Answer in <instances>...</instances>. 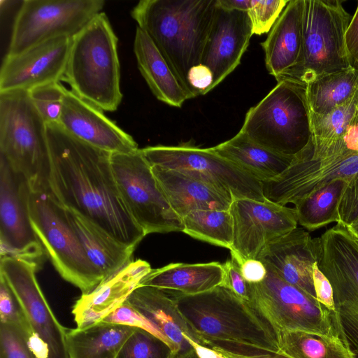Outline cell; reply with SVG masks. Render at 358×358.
Listing matches in <instances>:
<instances>
[{"label":"cell","instance_id":"6da1fadb","mask_svg":"<svg viewBox=\"0 0 358 358\" xmlns=\"http://www.w3.org/2000/svg\"><path fill=\"white\" fill-rule=\"evenodd\" d=\"M48 192L63 207L90 220L120 243L136 248L146 236L120 193L110 153L47 124Z\"/></svg>","mask_w":358,"mask_h":358},{"label":"cell","instance_id":"7a4b0ae2","mask_svg":"<svg viewBox=\"0 0 358 358\" xmlns=\"http://www.w3.org/2000/svg\"><path fill=\"white\" fill-rule=\"evenodd\" d=\"M172 294L197 343L233 357L279 354L278 332L250 302L229 289L218 286L194 295Z\"/></svg>","mask_w":358,"mask_h":358},{"label":"cell","instance_id":"3957f363","mask_svg":"<svg viewBox=\"0 0 358 358\" xmlns=\"http://www.w3.org/2000/svg\"><path fill=\"white\" fill-rule=\"evenodd\" d=\"M216 0H142L131 17L151 39L189 99V70L201 64Z\"/></svg>","mask_w":358,"mask_h":358},{"label":"cell","instance_id":"277c9868","mask_svg":"<svg viewBox=\"0 0 358 358\" xmlns=\"http://www.w3.org/2000/svg\"><path fill=\"white\" fill-rule=\"evenodd\" d=\"M62 80L76 95L103 111L118 108L122 94L117 38L104 13L72 38Z\"/></svg>","mask_w":358,"mask_h":358},{"label":"cell","instance_id":"5b68a950","mask_svg":"<svg viewBox=\"0 0 358 358\" xmlns=\"http://www.w3.org/2000/svg\"><path fill=\"white\" fill-rule=\"evenodd\" d=\"M0 155L31 191H48L47 124L28 92L0 93Z\"/></svg>","mask_w":358,"mask_h":358},{"label":"cell","instance_id":"8992f818","mask_svg":"<svg viewBox=\"0 0 358 358\" xmlns=\"http://www.w3.org/2000/svg\"><path fill=\"white\" fill-rule=\"evenodd\" d=\"M351 16L338 0H304L302 43L296 63L276 77L307 86L352 68L345 34Z\"/></svg>","mask_w":358,"mask_h":358},{"label":"cell","instance_id":"52a82bcc","mask_svg":"<svg viewBox=\"0 0 358 358\" xmlns=\"http://www.w3.org/2000/svg\"><path fill=\"white\" fill-rule=\"evenodd\" d=\"M240 131L272 152L294 157L312 136L306 87L288 80L278 82L248 110Z\"/></svg>","mask_w":358,"mask_h":358},{"label":"cell","instance_id":"ba28073f","mask_svg":"<svg viewBox=\"0 0 358 358\" xmlns=\"http://www.w3.org/2000/svg\"><path fill=\"white\" fill-rule=\"evenodd\" d=\"M358 173V151L348 148L344 138L322 141L312 137L278 176L262 182L266 199L295 205L338 178L351 179Z\"/></svg>","mask_w":358,"mask_h":358},{"label":"cell","instance_id":"9c48e42d","mask_svg":"<svg viewBox=\"0 0 358 358\" xmlns=\"http://www.w3.org/2000/svg\"><path fill=\"white\" fill-rule=\"evenodd\" d=\"M27 205L33 230L59 274L85 294L103 278L87 258L63 207L48 191L28 189Z\"/></svg>","mask_w":358,"mask_h":358},{"label":"cell","instance_id":"30bf717a","mask_svg":"<svg viewBox=\"0 0 358 358\" xmlns=\"http://www.w3.org/2000/svg\"><path fill=\"white\" fill-rule=\"evenodd\" d=\"M110 159L121 196L146 235L182 231V220L171 208L141 149L111 153Z\"/></svg>","mask_w":358,"mask_h":358},{"label":"cell","instance_id":"8fae6325","mask_svg":"<svg viewBox=\"0 0 358 358\" xmlns=\"http://www.w3.org/2000/svg\"><path fill=\"white\" fill-rule=\"evenodd\" d=\"M103 0H25L15 18L6 55H13L46 41L73 38L98 14Z\"/></svg>","mask_w":358,"mask_h":358},{"label":"cell","instance_id":"7c38bea8","mask_svg":"<svg viewBox=\"0 0 358 358\" xmlns=\"http://www.w3.org/2000/svg\"><path fill=\"white\" fill-rule=\"evenodd\" d=\"M250 284V303L278 332L302 331L337 336L331 311L316 298L289 284L271 269Z\"/></svg>","mask_w":358,"mask_h":358},{"label":"cell","instance_id":"4fadbf2b","mask_svg":"<svg viewBox=\"0 0 358 358\" xmlns=\"http://www.w3.org/2000/svg\"><path fill=\"white\" fill-rule=\"evenodd\" d=\"M141 151L151 166L187 173L229 193L233 199L266 201L262 183L211 148L192 145L148 146Z\"/></svg>","mask_w":358,"mask_h":358},{"label":"cell","instance_id":"5bb4252c","mask_svg":"<svg viewBox=\"0 0 358 358\" xmlns=\"http://www.w3.org/2000/svg\"><path fill=\"white\" fill-rule=\"evenodd\" d=\"M39 266L34 262L1 256L0 275L13 292L20 308L34 334L48 350V358H69L67 329L57 320L36 278Z\"/></svg>","mask_w":358,"mask_h":358},{"label":"cell","instance_id":"9a60e30c","mask_svg":"<svg viewBox=\"0 0 358 358\" xmlns=\"http://www.w3.org/2000/svg\"><path fill=\"white\" fill-rule=\"evenodd\" d=\"M229 210L234 225L229 250L239 265L248 259H257L267 245L298 224L294 208L267 199H234Z\"/></svg>","mask_w":358,"mask_h":358},{"label":"cell","instance_id":"2e32d148","mask_svg":"<svg viewBox=\"0 0 358 358\" xmlns=\"http://www.w3.org/2000/svg\"><path fill=\"white\" fill-rule=\"evenodd\" d=\"M28 189L26 181L0 155L1 256L23 259L40 266L45 252L30 222Z\"/></svg>","mask_w":358,"mask_h":358},{"label":"cell","instance_id":"e0dca14e","mask_svg":"<svg viewBox=\"0 0 358 358\" xmlns=\"http://www.w3.org/2000/svg\"><path fill=\"white\" fill-rule=\"evenodd\" d=\"M72 38H55L13 55H6L0 70V93L26 91L62 80Z\"/></svg>","mask_w":358,"mask_h":358},{"label":"cell","instance_id":"ac0fdd59","mask_svg":"<svg viewBox=\"0 0 358 358\" xmlns=\"http://www.w3.org/2000/svg\"><path fill=\"white\" fill-rule=\"evenodd\" d=\"M252 35L246 11L227 10L217 6L203 49L201 64L210 69L213 83L217 86L240 64Z\"/></svg>","mask_w":358,"mask_h":358},{"label":"cell","instance_id":"d6986e66","mask_svg":"<svg viewBox=\"0 0 358 358\" xmlns=\"http://www.w3.org/2000/svg\"><path fill=\"white\" fill-rule=\"evenodd\" d=\"M59 125L82 142L110 154L138 149L134 139L108 119L103 110L67 89Z\"/></svg>","mask_w":358,"mask_h":358},{"label":"cell","instance_id":"ffe728a7","mask_svg":"<svg viewBox=\"0 0 358 358\" xmlns=\"http://www.w3.org/2000/svg\"><path fill=\"white\" fill-rule=\"evenodd\" d=\"M318 250L319 237L313 238L296 227L267 245L257 259L285 282L316 298L313 271Z\"/></svg>","mask_w":358,"mask_h":358},{"label":"cell","instance_id":"44dd1931","mask_svg":"<svg viewBox=\"0 0 358 358\" xmlns=\"http://www.w3.org/2000/svg\"><path fill=\"white\" fill-rule=\"evenodd\" d=\"M151 271L146 261H131L92 291L82 294L72 310L77 327L85 328L101 322L126 302Z\"/></svg>","mask_w":358,"mask_h":358},{"label":"cell","instance_id":"7402d4cb","mask_svg":"<svg viewBox=\"0 0 358 358\" xmlns=\"http://www.w3.org/2000/svg\"><path fill=\"white\" fill-rule=\"evenodd\" d=\"M151 166L171 208L181 219L194 210L229 209L233 197L215 185L185 172Z\"/></svg>","mask_w":358,"mask_h":358},{"label":"cell","instance_id":"603a6c76","mask_svg":"<svg viewBox=\"0 0 358 358\" xmlns=\"http://www.w3.org/2000/svg\"><path fill=\"white\" fill-rule=\"evenodd\" d=\"M126 301L168 338L173 346L175 358H182L194 352L183 334L197 343L196 337L180 313L172 294L156 287L139 285Z\"/></svg>","mask_w":358,"mask_h":358},{"label":"cell","instance_id":"cb8c5ba5","mask_svg":"<svg viewBox=\"0 0 358 358\" xmlns=\"http://www.w3.org/2000/svg\"><path fill=\"white\" fill-rule=\"evenodd\" d=\"M63 208L66 218L78 236L87 258L103 281L131 262L134 248L120 243L78 213Z\"/></svg>","mask_w":358,"mask_h":358},{"label":"cell","instance_id":"d4e9b609","mask_svg":"<svg viewBox=\"0 0 358 358\" xmlns=\"http://www.w3.org/2000/svg\"><path fill=\"white\" fill-rule=\"evenodd\" d=\"M303 10L304 0L289 1L266 39L261 43L266 69L275 78L298 60L302 43Z\"/></svg>","mask_w":358,"mask_h":358},{"label":"cell","instance_id":"484cf974","mask_svg":"<svg viewBox=\"0 0 358 358\" xmlns=\"http://www.w3.org/2000/svg\"><path fill=\"white\" fill-rule=\"evenodd\" d=\"M223 264L171 263L152 269L140 285L156 287L172 294L194 295L211 290L223 283Z\"/></svg>","mask_w":358,"mask_h":358},{"label":"cell","instance_id":"4316f807","mask_svg":"<svg viewBox=\"0 0 358 358\" xmlns=\"http://www.w3.org/2000/svg\"><path fill=\"white\" fill-rule=\"evenodd\" d=\"M134 52L141 75L158 100L180 108L189 99L153 42L138 27L136 30Z\"/></svg>","mask_w":358,"mask_h":358},{"label":"cell","instance_id":"83f0119b","mask_svg":"<svg viewBox=\"0 0 358 358\" xmlns=\"http://www.w3.org/2000/svg\"><path fill=\"white\" fill-rule=\"evenodd\" d=\"M211 149L262 182L278 176L294 158L255 143L240 131L231 139Z\"/></svg>","mask_w":358,"mask_h":358},{"label":"cell","instance_id":"f1b7e54d","mask_svg":"<svg viewBox=\"0 0 358 358\" xmlns=\"http://www.w3.org/2000/svg\"><path fill=\"white\" fill-rule=\"evenodd\" d=\"M136 328L100 322L67 330L69 358H115Z\"/></svg>","mask_w":358,"mask_h":358},{"label":"cell","instance_id":"f546056e","mask_svg":"<svg viewBox=\"0 0 358 358\" xmlns=\"http://www.w3.org/2000/svg\"><path fill=\"white\" fill-rule=\"evenodd\" d=\"M358 91V68L324 76L306 86L310 113L325 115L352 98Z\"/></svg>","mask_w":358,"mask_h":358},{"label":"cell","instance_id":"4dcf8cb0","mask_svg":"<svg viewBox=\"0 0 358 358\" xmlns=\"http://www.w3.org/2000/svg\"><path fill=\"white\" fill-rule=\"evenodd\" d=\"M348 180L327 183L294 205L297 222L309 231L339 222L338 206Z\"/></svg>","mask_w":358,"mask_h":358},{"label":"cell","instance_id":"1f68e13d","mask_svg":"<svg viewBox=\"0 0 358 358\" xmlns=\"http://www.w3.org/2000/svg\"><path fill=\"white\" fill-rule=\"evenodd\" d=\"M279 346V354L289 358H354L338 336L283 331Z\"/></svg>","mask_w":358,"mask_h":358},{"label":"cell","instance_id":"d6a6232c","mask_svg":"<svg viewBox=\"0 0 358 358\" xmlns=\"http://www.w3.org/2000/svg\"><path fill=\"white\" fill-rule=\"evenodd\" d=\"M183 233L210 244L231 249L234 237L229 210H199L182 218Z\"/></svg>","mask_w":358,"mask_h":358},{"label":"cell","instance_id":"836d02e7","mask_svg":"<svg viewBox=\"0 0 358 358\" xmlns=\"http://www.w3.org/2000/svg\"><path fill=\"white\" fill-rule=\"evenodd\" d=\"M355 125H358V91L349 101L325 115L310 113L311 137L315 140L336 141Z\"/></svg>","mask_w":358,"mask_h":358},{"label":"cell","instance_id":"e575fe53","mask_svg":"<svg viewBox=\"0 0 358 358\" xmlns=\"http://www.w3.org/2000/svg\"><path fill=\"white\" fill-rule=\"evenodd\" d=\"M115 358H175V354L162 339L136 328Z\"/></svg>","mask_w":358,"mask_h":358},{"label":"cell","instance_id":"d590c367","mask_svg":"<svg viewBox=\"0 0 358 358\" xmlns=\"http://www.w3.org/2000/svg\"><path fill=\"white\" fill-rule=\"evenodd\" d=\"M66 90L64 85L57 82L28 92L32 103L47 124H59Z\"/></svg>","mask_w":358,"mask_h":358},{"label":"cell","instance_id":"8d00e7d4","mask_svg":"<svg viewBox=\"0 0 358 358\" xmlns=\"http://www.w3.org/2000/svg\"><path fill=\"white\" fill-rule=\"evenodd\" d=\"M288 2V0H252V6L248 11L252 34L262 35L269 32Z\"/></svg>","mask_w":358,"mask_h":358},{"label":"cell","instance_id":"74e56055","mask_svg":"<svg viewBox=\"0 0 358 358\" xmlns=\"http://www.w3.org/2000/svg\"><path fill=\"white\" fill-rule=\"evenodd\" d=\"M101 322L145 330L166 343L173 349L175 354L173 345L160 330L127 301L106 317Z\"/></svg>","mask_w":358,"mask_h":358},{"label":"cell","instance_id":"f35d334b","mask_svg":"<svg viewBox=\"0 0 358 358\" xmlns=\"http://www.w3.org/2000/svg\"><path fill=\"white\" fill-rule=\"evenodd\" d=\"M0 358H37L28 347L19 329L0 326Z\"/></svg>","mask_w":358,"mask_h":358},{"label":"cell","instance_id":"ab89813d","mask_svg":"<svg viewBox=\"0 0 358 358\" xmlns=\"http://www.w3.org/2000/svg\"><path fill=\"white\" fill-rule=\"evenodd\" d=\"M0 319L1 324L20 330H24L29 325L13 292L1 275H0Z\"/></svg>","mask_w":358,"mask_h":358},{"label":"cell","instance_id":"60d3db41","mask_svg":"<svg viewBox=\"0 0 358 358\" xmlns=\"http://www.w3.org/2000/svg\"><path fill=\"white\" fill-rule=\"evenodd\" d=\"M338 214V223L345 226L358 217V173L346 182L339 201Z\"/></svg>","mask_w":358,"mask_h":358},{"label":"cell","instance_id":"b9f144b4","mask_svg":"<svg viewBox=\"0 0 358 358\" xmlns=\"http://www.w3.org/2000/svg\"><path fill=\"white\" fill-rule=\"evenodd\" d=\"M224 278L221 286L229 289L243 301L250 302V284L243 278L240 266L233 258L223 264Z\"/></svg>","mask_w":358,"mask_h":358},{"label":"cell","instance_id":"7bdbcfd3","mask_svg":"<svg viewBox=\"0 0 358 358\" xmlns=\"http://www.w3.org/2000/svg\"><path fill=\"white\" fill-rule=\"evenodd\" d=\"M313 279L317 299L331 312L334 311L333 289L329 280L318 268L317 263L313 266Z\"/></svg>","mask_w":358,"mask_h":358},{"label":"cell","instance_id":"ee69618b","mask_svg":"<svg viewBox=\"0 0 358 358\" xmlns=\"http://www.w3.org/2000/svg\"><path fill=\"white\" fill-rule=\"evenodd\" d=\"M187 79L196 96L207 94L213 80V73L210 69L201 64L191 68Z\"/></svg>","mask_w":358,"mask_h":358},{"label":"cell","instance_id":"f6af8a7d","mask_svg":"<svg viewBox=\"0 0 358 358\" xmlns=\"http://www.w3.org/2000/svg\"><path fill=\"white\" fill-rule=\"evenodd\" d=\"M239 266L243 278L250 284L259 283L266 276V266L259 259H248L244 260Z\"/></svg>","mask_w":358,"mask_h":358},{"label":"cell","instance_id":"bcb514c9","mask_svg":"<svg viewBox=\"0 0 358 358\" xmlns=\"http://www.w3.org/2000/svg\"><path fill=\"white\" fill-rule=\"evenodd\" d=\"M345 44L352 66L358 68V5L346 31Z\"/></svg>","mask_w":358,"mask_h":358},{"label":"cell","instance_id":"7dc6e473","mask_svg":"<svg viewBox=\"0 0 358 358\" xmlns=\"http://www.w3.org/2000/svg\"><path fill=\"white\" fill-rule=\"evenodd\" d=\"M183 336L192 346L198 358H230L216 350L196 343L189 338L186 334H184Z\"/></svg>","mask_w":358,"mask_h":358},{"label":"cell","instance_id":"c3c4849f","mask_svg":"<svg viewBox=\"0 0 358 358\" xmlns=\"http://www.w3.org/2000/svg\"><path fill=\"white\" fill-rule=\"evenodd\" d=\"M252 0H217L220 7L227 10H236L248 12L252 6Z\"/></svg>","mask_w":358,"mask_h":358},{"label":"cell","instance_id":"681fc988","mask_svg":"<svg viewBox=\"0 0 358 358\" xmlns=\"http://www.w3.org/2000/svg\"><path fill=\"white\" fill-rule=\"evenodd\" d=\"M352 235L358 240V217L345 226Z\"/></svg>","mask_w":358,"mask_h":358},{"label":"cell","instance_id":"f907efd6","mask_svg":"<svg viewBox=\"0 0 358 358\" xmlns=\"http://www.w3.org/2000/svg\"><path fill=\"white\" fill-rule=\"evenodd\" d=\"M269 358H289V357L284 356L281 354H276V355H274L270 357Z\"/></svg>","mask_w":358,"mask_h":358},{"label":"cell","instance_id":"816d5d0a","mask_svg":"<svg viewBox=\"0 0 358 358\" xmlns=\"http://www.w3.org/2000/svg\"><path fill=\"white\" fill-rule=\"evenodd\" d=\"M182 358H198L195 354V352H192V354L190 355H188Z\"/></svg>","mask_w":358,"mask_h":358},{"label":"cell","instance_id":"f5cc1de1","mask_svg":"<svg viewBox=\"0 0 358 358\" xmlns=\"http://www.w3.org/2000/svg\"><path fill=\"white\" fill-rule=\"evenodd\" d=\"M230 358H238V357H229Z\"/></svg>","mask_w":358,"mask_h":358},{"label":"cell","instance_id":"db71d44e","mask_svg":"<svg viewBox=\"0 0 358 358\" xmlns=\"http://www.w3.org/2000/svg\"><path fill=\"white\" fill-rule=\"evenodd\" d=\"M357 241H358V240H357Z\"/></svg>","mask_w":358,"mask_h":358}]
</instances>
